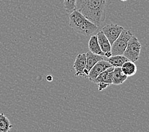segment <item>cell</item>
I'll return each instance as SVG.
<instances>
[{
	"instance_id": "1",
	"label": "cell",
	"mask_w": 149,
	"mask_h": 132,
	"mask_svg": "<svg viewBox=\"0 0 149 132\" xmlns=\"http://www.w3.org/2000/svg\"><path fill=\"white\" fill-rule=\"evenodd\" d=\"M76 10L100 27L106 19L107 0H76Z\"/></svg>"
},
{
	"instance_id": "2",
	"label": "cell",
	"mask_w": 149,
	"mask_h": 132,
	"mask_svg": "<svg viewBox=\"0 0 149 132\" xmlns=\"http://www.w3.org/2000/svg\"><path fill=\"white\" fill-rule=\"evenodd\" d=\"M69 20L70 27L77 33L83 36L93 34L98 28L82 13L76 10L69 14Z\"/></svg>"
},
{
	"instance_id": "3",
	"label": "cell",
	"mask_w": 149,
	"mask_h": 132,
	"mask_svg": "<svg viewBox=\"0 0 149 132\" xmlns=\"http://www.w3.org/2000/svg\"><path fill=\"white\" fill-rule=\"evenodd\" d=\"M133 36V34L131 33L130 31L124 29L119 36V37L116 39L111 45V51L112 52V55H123L127 43Z\"/></svg>"
},
{
	"instance_id": "4",
	"label": "cell",
	"mask_w": 149,
	"mask_h": 132,
	"mask_svg": "<svg viewBox=\"0 0 149 132\" xmlns=\"http://www.w3.org/2000/svg\"><path fill=\"white\" fill-rule=\"evenodd\" d=\"M141 46L137 38L133 36L127 43L123 55L129 60L132 62H136L138 60L140 54Z\"/></svg>"
},
{
	"instance_id": "5",
	"label": "cell",
	"mask_w": 149,
	"mask_h": 132,
	"mask_svg": "<svg viewBox=\"0 0 149 132\" xmlns=\"http://www.w3.org/2000/svg\"><path fill=\"white\" fill-rule=\"evenodd\" d=\"M113 67H111L107 69L104 72L100 73L95 79L92 81L94 83L98 85V91H101L107 88L109 85H112V71L113 70Z\"/></svg>"
},
{
	"instance_id": "6",
	"label": "cell",
	"mask_w": 149,
	"mask_h": 132,
	"mask_svg": "<svg viewBox=\"0 0 149 132\" xmlns=\"http://www.w3.org/2000/svg\"><path fill=\"white\" fill-rule=\"evenodd\" d=\"M123 29L124 28L122 26H119L118 24H111L103 27L102 31L105 35L110 43L112 45L116 39L119 37Z\"/></svg>"
},
{
	"instance_id": "7",
	"label": "cell",
	"mask_w": 149,
	"mask_h": 132,
	"mask_svg": "<svg viewBox=\"0 0 149 132\" xmlns=\"http://www.w3.org/2000/svg\"><path fill=\"white\" fill-rule=\"evenodd\" d=\"M111 67L112 66L107 61L102 59L96 63L93 67L90 69L87 78L90 81L92 82L99 74Z\"/></svg>"
},
{
	"instance_id": "8",
	"label": "cell",
	"mask_w": 149,
	"mask_h": 132,
	"mask_svg": "<svg viewBox=\"0 0 149 132\" xmlns=\"http://www.w3.org/2000/svg\"><path fill=\"white\" fill-rule=\"evenodd\" d=\"M86 64V53H81L77 55L73 67L76 71V76H83V72Z\"/></svg>"
},
{
	"instance_id": "9",
	"label": "cell",
	"mask_w": 149,
	"mask_h": 132,
	"mask_svg": "<svg viewBox=\"0 0 149 132\" xmlns=\"http://www.w3.org/2000/svg\"><path fill=\"white\" fill-rule=\"evenodd\" d=\"M86 64L83 72V76H86L85 78L87 77L90 69L93 67L95 64L103 59V56L94 54V53H91V52L89 51L86 53Z\"/></svg>"
},
{
	"instance_id": "10",
	"label": "cell",
	"mask_w": 149,
	"mask_h": 132,
	"mask_svg": "<svg viewBox=\"0 0 149 132\" xmlns=\"http://www.w3.org/2000/svg\"><path fill=\"white\" fill-rule=\"evenodd\" d=\"M127 78L128 77L123 73L120 67H114L112 71V85H121L127 79Z\"/></svg>"
},
{
	"instance_id": "11",
	"label": "cell",
	"mask_w": 149,
	"mask_h": 132,
	"mask_svg": "<svg viewBox=\"0 0 149 132\" xmlns=\"http://www.w3.org/2000/svg\"><path fill=\"white\" fill-rule=\"evenodd\" d=\"M97 37L99 46H100L102 51L104 53L111 51V45L110 43V42L108 40L107 37L105 36V35L102 31H99L97 34Z\"/></svg>"
},
{
	"instance_id": "12",
	"label": "cell",
	"mask_w": 149,
	"mask_h": 132,
	"mask_svg": "<svg viewBox=\"0 0 149 132\" xmlns=\"http://www.w3.org/2000/svg\"><path fill=\"white\" fill-rule=\"evenodd\" d=\"M88 48L90 52L94 53V54L99 55L101 56H104V53L102 51V50L99 46L97 35H92L88 43Z\"/></svg>"
},
{
	"instance_id": "13",
	"label": "cell",
	"mask_w": 149,
	"mask_h": 132,
	"mask_svg": "<svg viewBox=\"0 0 149 132\" xmlns=\"http://www.w3.org/2000/svg\"><path fill=\"white\" fill-rule=\"evenodd\" d=\"M123 73L127 77H131L134 76L137 72V66L134 62L131 60H127L120 67Z\"/></svg>"
},
{
	"instance_id": "14",
	"label": "cell",
	"mask_w": 149,
	"mask_h": 132,
	"mask_svg": "<svg viewBox=\"0 0 149 132\" xmlns=\"http://www.w3.org/2000/svg\"><path fill=\"white\" fill-rule=\"evenodd\" d=\"M127 60H129L123 55H117L110 57L108 58L107 62L113 67H120Z\"/></svg>"
},
{
	"instance_id": "15",
	"label": "cell",
	"mask_w": 149,
	"mask_h": 132,
	"mask_svg": "<svg viewBox=\"0 0 149 132\" xmlns=\"http://www.w3.org/2000/svg\"><path fill=\"white\" fill-rule=\"evenodd\" d=\"M12 127L8 117L3 113H0V132H8Z\"/></svg>"
},
{
	"instance_id": "16",
	"label": "cell",
	"mask_w": 149,
	"mask_h": 132,
	"mask_svg": "<svg viewBox=\"0 0 149 132\" xmlns=\"http://www.w3.org/2000/svg\"><path fill=\"white\" fill-rule=\"evenodd\" d=\"M76 0H63V6L67 13L70 14L76 10Z\"/></svg>"
},
{
	"instance_id": "17",
	"label": "cell",
	"mask_w": 149,
	"mask_h": 132,
	"mask_svg": "<svg viewBox=\"0 0 149 132\" xmlns=\"http://www.w3.org/2000/svg\"><path fill=\"white\" fill-rule=\"evenodd\" d=\"M112 55V52L111 51H109V52H106L105 53H104V56L106 57L107 58H109L110 57H111Z\"/></svg>"
},
{
	"instance_id": "18",
	"label": "cell",
	"mask_w": 149,
	"mask_h": 132,
	"mask_svg": "<svg viewBox=\"0 0 149 132\" xmlns=\"http://www.w3.org/2000/svg\"><path fill=\"white\" fill-rule=\"evenodd\" d=\"M47 80L48 81H52L53 80V78L52 76H50V75H49V76H47Z\"/></svg>"
},
{
	"instance_id": "19",
	"label": "cell",
	"mask_w": 149,
	"mask_h": 132,
	"mask_svg": "<svg viewBox=\"0 0 149 132\" xmlns=\"http://www.w3.org/2000/svg\"><path fill=\"white\" fill-rule=\"evenodd\" d=\"M120 1H127V0H120Z\"/></svg>"
}]
</instances>
